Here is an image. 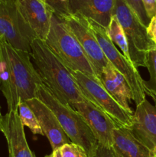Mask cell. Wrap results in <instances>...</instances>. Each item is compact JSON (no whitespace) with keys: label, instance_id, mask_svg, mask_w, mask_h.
I'll use <instances>...</instances> for the list:
<instances>
[{"label":"cell","instance_id":"20","mask_svg":"<svg viewBox=\"0 0 156 157\" xmlns=\"http://www.w3.org/2000/svg\"><path fill=\"white\" fill-rule=\"evenodd\" d=\"M18 112L22 125L26 126L34 134L44 135L38 118L30 107L24 101H20L18 105Z\"/></svg>","mask_w":156,"mask_h":157},{"label":"cell","instance_id":"4","mask_svg":"<svg viewBox=\"0 0 156 157\" xmlns=\"http://www.w3.org/2000/svg\"><path fill=\"white\" fill-rule=\"evenodd\" d=\"M113 15L125 32L132 64L145 67L148 52L156 47L148 35L147 27L124 0H114Z\"/></svg>","mask_w":156,"mask_h":157},{"label":"cell","instance_id":"30","mask_svg":"<svg viewBox=\"0 0 156 157\" xmlns=\"http://www.w3.org/2000/svg\"><path fill=\"white\" fill-rule=\"evenodd\" d=\"M2 118H3V116H2V113H1V107H0V124H1L2 121Z\"/></svg>","mask_w":156,"mask_h":157},{"label":"cell","instance_id":"31","mask_svg":"<svg viewBox=\"0 0 156 157\" xmlns=\"http://www.w3.org/2000/svg\"><path fill=\"white\" fill-rule=\"evenodd\" d=\"M9 1V0H0V2H5Z\"/></svg>","mask_w":156,"mask_h":157},{"label":"cell","instance_id":"10","mask_svg":"<svg viewBox=\"0 0 156 157\" xmlns=\"http://www.w3.org/2000/svg\"><path fill=\"white\" fill-rule=\"evenodd\" d=\"M71 107L80 114L99 144L113 147V130L119 127L106 113L90 101L74 102Z\"/></svg>","mask_w":156,"mask_h":157},{"label":"cell","instance_id":"1","mask_svg":"<svg viewBox=\"0 0 156 157\" xmlns=\"http://www.w3.org/2000/svg\"><path fill=\"white\" fill-rule=\"evenodd\" d=\"M30 56L43 83L61 103L71 106L74 102L90 101L83 94L69 69L44 41L35 38L32 41Z\"/></svg>","mask_w":156,"mask_h":157},{"label":"cell","instance_id":"9","mask_svg":"<svg viewBox=\"0 0 156 157\" xmlns=\"http://www.w3.org/2000/svg\"><path fill=\"white\" fill-rule=\"evenodd\" d=\"M61 18L76 38L99 80L102 69L110 63L92 32L87 19L78 14H71Z\"/></svg>","mask_w":156,"mask_h":157},{"label":"cell","instance_id":"11","mask_svg":"<svg viewBox=\"0 0 156 157\" xmlns=\"http://www.w3.org/2000/svg\"><path fill=\"white\" fill-rule=\"evenodd\" d=\"M128 130L150 152L156 150V106L145 99L136 106Z\"/></svg>","mask_w":156,"mask_h":157},{"label":"cell","instance_id":"28","mask_svg":"<svg viewBox=\"0 0 156 157\" xmlns=\"http://www.w3.org/2000/svg\"><path fill=\"white\" fill-rule=\"evenodd\" d=\"M145 94H148V95H149L150 97H151V98H152V100L153 101H154V105L156 106V94H154V93H151V92H149V91H147L146 93H145Z\"/></svg>","mask_w":156,"mask_h":157},{"label":"cell","instance_id":"12","mask_svg":"<svg viewBox=\"0 0 156 157\" xmlns=\"http://www.w3.org/2000/svg\"><path fill=\"white\" fill-rule=\"evenodd\" d=\"M32 108L38 118L44 136L47 138L52 150L59 149L66 144L71 143L63 130L56 115L51 109L37 98L24 101Z\"/></svg>","mask_w":156,"mask_h":157},{"label":"cell","instance_id":"29","mask_svg":"<svg viewBox=\"0 0 156 157\" xmlns=\"http://www.w3.org/2000/svg\"><path fill=\"white\" fill-rule=\"evenodd\" d=\"M150 157H156V150L150 152Z\"/></svg>","mask_w":156,"mask_h":157},{"label":"cell","instance_id":"26","mask_svg":"<svg viewBox=\"0 0 156 157\" xmlns=\"http://www.w3.org/2000/svg\"><path fill=\"white\" fill-rule=\"evenodd\" d=\"M147 16L150 20L156 15V0H142Z\"/></svg>","mask_w":156,"mask_h":157},{"label":"cell","instance_id":"24","mask_svg":"<svg viewBox=\"0 0 156 157\" xmlns=\"http://www.w3.org/2000/svg\"><path fill=\"white\" fill-rule=\"evenodd\" d=\"M59 149L62 157H88L83 147L73 143L64 144Z\"/></svg>","mask_w":156,"mask_h":157},{"label":"cell","instance_id":"14","mask_svg":"<svg viewBox=\"0 0 156 157\" xmlns=\"http://www.w3.org/2000/svg\"><path fill=\"white\" fill-rule=\"evenodd\" d=\"M20 12L36 35L44 41L50 31L53 11L43 0H15Z\"/></svg>","mask_w":156,"mask_h":157},{"label":"cell","instance_id":"7","mask_svg":"<svg viewBox=\"0 0 156 157\" xmlns=\"http://www.w3.org/2000/svg\"><path fill=\"white\" fill-rule=\"evenodd\" d=\"M11 46L31 53V45L36 35L18 9L15 0L0 2V38Z\"/></svg>","mask_w":156,"mask_h":157},{"label":"cell","instance_id":"25","mask_svg":"<svg viewBox=\"0 0 156 157\" xmlns=\"http://www.w3.org/2000/svg\"><path fill=\"white\" fill-rule=\"evenodd\" d=\"M91 157H118L113 147H106L98 143L96 151Z\"/></svg>","mask_w":156,"mask_h":157},{"label":"cell","instance_id":"16","mask_svg":"<svg viewBox=\"0 0 156 157\" xmlns=\"http://www.w3.org/2000/svg\"><path fill=\"white\" fill-rule=\"evenodd\" d=\"M99 81L105 90L122 108L129 113H134L129 107V101L132 100L129 86L125 78L111 64L102 69Z\"/></svg>","mask_w":156,"mask_h":157},{"label":"cell","instance_id":"17","mask_svg":"<svg viewBox=\"0 0 156 157\" xmlns=\"http://www.w3.org/2000/svg\"><path fill=\"white\" fill-rule=\"evenodd\" d=\"M0 91L6 100L9 111L18 110V94L6 50V40L0 38Z\"/></svg>","mask_w":156,"mask_h":157},{"label":"cell","instance_id":"22","mask_svg":"<svg viewBox=\"0 0 156 157\" xmlns=\"http://www.w3.org/2000/svg\"><path fill=\"white\" fill-rule=\"evenodd\" d=\"M53 11L54 14L59 18L71 15L70 10V0H43Z\"/></svg>","mask_w":156,"mask_h":157},{"label":"cell","instance_id":"18","mask_svg":"<svg viewBox=\"0 0 156 157\" xmlns=\"http://www.w3.org/2000/svg\"><path fill=\"white\" fill-rule=\"evenodd\" d=\"M113 149L118 157H150V151L125 127H116Z\"/></svg>","mask_w":156,"mask_h":157},{"label":"cell","instance_id":"19","mask_svg":"<svg viewBox=\"0 0 156 157\" xmlns=\"http://www.w3.org/2000/svg\"><path fill=\"white\" fill-rule=\"evenodd\" d=\"M106 32L112 42L114 44H116L120 48L122 55L127 59L131 61L129 51H128V42H127L126 38H125V32H124L122 26L120 25V24L118 22L116 18L113 15L112 17L110 25L107 27Z\"/></svg>","mask_w":156,"mask_h":157},{"label":"cell","instance_id":"8","mask_svg":"<svg viewBox=\"0 0 156 157\" xmlns=\"http://www.w3.org/2000/svg\"><path fill=\"white\" fill-rule=\"evenodd\" d=\"M6 50L19 102L35 98L37 88L44 83L31 61L30 53L14 48L7 41Z\"/></svg>","mask_w":156,"mask_h":157},{"label":"cell","instance_id":"6","mask_svg":"<svg viewBox=\"0 0 156 157\" xmlns=\"http://www.w3.org/2000/svg\"><path fill=\"white\" fill-rule=\"evenodd\" d=\"M69 71L86 98L106 113L117 127L128 128L132 125L133 113L122 108L100 83L94 81L82 72L70 69Z\"/></svg>","mask_w":156,"mask_h":157},{"label":"cell","instance_id":"13","mask_svg":"<svg viewBox=\"0 0 156 157\" xmlns=\"http://www.w3.org/2000/svg\"><path fill=\"white\" fill-rule=\"evenodd\" d=\"M0 130L7 141L9 157H36L29 148L18 110L8 111L3 116Z\"/></svg>","mask_w":156,"mask_h":157},{"label":"cell","instance_id":"15","mask_svg":"<svg viewBox=\"0 0 156 157\" xmlns=\"http://www.w3.org/2000/svg\"><path fill=\"white\" fill-rule=\"evenodd\" d=\"M114 0H70L71 14H78L106 29L113 17Z\"/></svg>","mask_w":156,"mask_h":157},{"label":"cell","instance_id":"3","mask_svg":"<svg viewBox=\"0 0 156 157\" xmlns=\"http://www.w3.org/2000/svg\"><path fill=\"white\" fill-rule=\"evenodd\" d=\"M36 98L51 109L70 142L83 147L88 157L93 156L98 142L80 114L70 105L61 103L44 84L38 87Z\"/></svg>","mask_w":156,"mask_h":157},{"label":"cell","instance_id":"5","mask_svg":"<svg viewBox=\"0 0 156 157\" xmlns=\"http://www.w3.org/2000/svg\"><path fill=\"white\" fill-rule=\"evenodd\" d=\"M87 21L107 60L125 78L136 106L140 104L146 99V94L144 88V80L137 67L118 50L109 38L105 28L90 19H87Z\"/></svg>","mask_w":156,"mask_h":157},{"label":"cell","instance_id":"21","mask_svg":"<svg viewBox=\"0 0 156 157\" xmlns=\"http://www.w3.org/2000/svg\"><path fill=\"white\" fill-rule=\"evenodd\" d=\"M150 75L149 81H144L145 92H151L156 94V47L148 52L146 59V66Z\"/></svg>","mask_w":156,"mask_h":157},{"label":"cell","instance_id":"23","mask_svg":"<svg viewBox=\"0 0 156 157\" xmlns=\"http://www.w3.org/2000/svg\"><path fill=\"white\" fill-rule=\"evenodd\" d=\"M124 1L131 8L132 10L136 14L141 22L145 27H148L150 22V19L147 16L143 3H142V0H124Z\"/></svg>","mask_w":156,"mask_h":157},{"label":"cell","instance_id":"27","mask_svg":"<svg viewBox=\"0 0 156 157\" xmlns=\"http://www.w3.org/2000/svg\"><path fill=\"white\" fill-rule=\"evenodd\" d=\"M147 33L150 39L156 45V15L150 20V22L147 27Z\"/></svg>","mask_w":156,"mask_h":157},{"label":"cell","instance_id":"2","mask_svg":"<svg viewBox=\"0 0 156 157\" xmlns=\"http://www.w3.org/2000/svg\"><path fill=\"white\" fill-rule=\"evenodd\" d=\"M44 42L66 67L82 72L101 84L76 38L64 21L54 14L52 16L50 31Z\"/></svg>","mask_w":156,"mask_h":157}]
</instances>
